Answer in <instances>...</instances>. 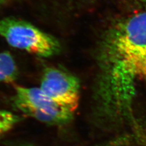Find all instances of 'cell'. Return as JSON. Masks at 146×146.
Masks as SVG:
<instances>
[{"instance_id": "cell-6", "label": "cell", "mask_w": 146, "mask_h": 146, "mask_svg": "<svg viewBox=\"0 0 146 146\" xmlns=\"http://www.w3.org/2000/svg\"><path fill=\"white\" fill-rule=\"evenodd\" d=\"M20 120L18 116L10 111L0 110V135L12 129Z\"/></svg>"}, {"instance_id": "cell-2", "label": "cell", "mask_w": 146, "mask_h": 146, "mask_svg": "<svg viewBox=\"0 0 146 146\" xmlns=\"http://www.w3.org/2000/svg\"><path fill=\"white\" fill-rule=\"evenodd\" d=\"M0 36L13 48L38 57H52L61 51L60 43L54 36L15 18H0Z\"/></svg>"}, {"instance_id": "cell-3", "label": "cell", "mask_w": 146, "mask_h": 146, "mask_svg": "<svg viewBox=\"0 0 146 146\" xmlns=\"http://www.w3.org/2000/svg\"><path fill=\"white\" fill-rule=\"evenodd\" d=\"M12 103L25 115L51 125L67 124L74 113L50 98L40 87L17 86Z\"/></svg>"}, {"instance_id": "cell-7", "label": "cell", "mask_w": 146, "mask_h": 146, "mask_svg": "<svg viewBox=\"0 0 146 146\" xmlns=\"http://www.w3.org/2000/svg\"><path fill=\"white\" fill-rule=\"evenodd\" d=\"M8 1H9V0H0V4H3L4 3H6Z\"/></svg>"}, {"instance_id": "cell-4", "label": "cell", "mask_w": 146, "mask_h": 146, "mask_svg": "<svg viewBox=\"0 0 146 146\" xmlns=\"http://www.w3.org/2000/svg\"><path fill=\"white\" fill-rule=\"evenodd\" d=\"M40 88L54 101L72 112L78 107L80 84L71 73L58 67H48L43 71Z\"/></svg>"}, {"instance_id": "cell-5", "label": "cell", "mask_w": 146, "mask_h": 146, "mask_svg": "<svg viewBox=\"0 0 146 146\" xmlns=\"http://www.w3.org/2000/svg\"><path fill=\"white\" fill-rule=\"evenodd\" d=\"M18 76V68L13 57L9 52H0V82L14 81Z\"/></svg>"}, {"instance_id": "cell-1", "label": "cell", "mask_w": 146, "mask_h": 146, "mask_svg": "<svg viewBox=\"0 0 146 146\" xmlns=\"http://www.w3.org/2000/svg\"><path fill=\"white\" fill-rule=\"evenodd\" d=\"M102 96L115 110L126 105L136 80L146 81V11L117 21L102 43Z\"/></svg>"}, {"instance_id": "cell-9", "label": "cell", "mask_w": 146, "mask_h": 146, "mask_svg": "<svg viewBox=\"0 0 146 146\" xmlns=\"http://www.w3.org/2000/svg\"><path fill=\"white\" fill-rule=\"evenodd\" d=\"M144 1L145 3H146V0H144Z\"/></svg>"}, {"instance_id": "cell-8", "label": "cell", "mask_w": 146, "mask_h": 146, "mask_svg": "<svg viewBox=\"0 0 146 146\" xmlns=\"http://www.w3.org/2000/svg\"><path fill=\"white\" fill-rule=\"evenodd\" d=\"M17 146H34L31 145H17Z\"/></svg>"}]
</instances>
